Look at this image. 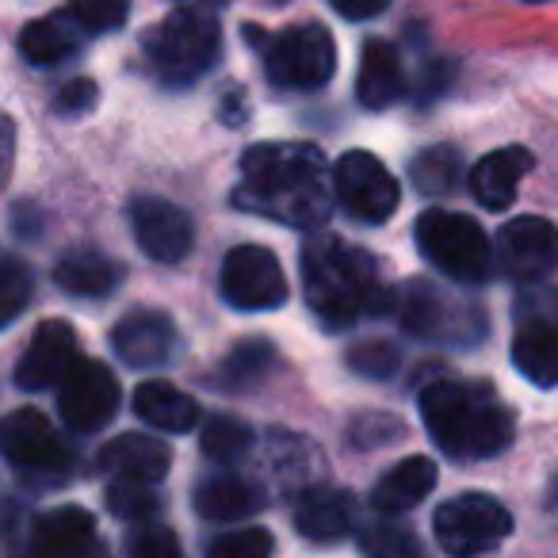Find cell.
Listing matches in <instances>:
<instances>
[{"label": "cell", "instance_id": "1", "mask_svg": "<svg viewBox=\"0 0 558 558\" xmlns=\"http://www.w3.org/2000/svg\"><path fill=\"white\" fill-rule=\"evenodd\" d=\"M241 210L291 230H318L333 210V172L314 142H256L241 154Z\"/></svg>", "mask_w": 558, "mask_h": 558}, {"label": "cell", "instance_id": "2", "mask_svg": "<svg viewBox=\"0 0 558 558\" xmlns=\"http://www.w3.org/2000/svg\"><path fill=\"white\" fill-rule=\"evenodd\" d=\"M303 291L306 306L326 329H349L360 318H379L395 299L383 288L372 253L333 233H318L303 245Z\"/></svg>", "mask_w": 558, "mask_h": 558}, {"label": "cell", "instance_id": "3", "mask_svg": "<svg viewBox=\"0 0 558 558\" xmlns=\"http://www.w3.org/2000/svg\"><path fill=\"white\" fill-rule=\"evenodd\" d=\"M421 421L451 459H489L512 444V413L482 383L436 379L421 390Z\"/></svg>", "mask_w": 558, "mask_h": 558}, {"label": "cell", "instance_id": "4", "mask_svg": "<svg viewBox=\"0 0 558 558\" xmlns=\"http://www.w3.org/2000/svg\"><path fill=\"white\" fill-rule=\"evenodd\" d=\"M146 54L161 85L187 88L218 65V58H222V27H218L215 12L180 4L177 12H169L161 24H154L146 32Z\"/></svg>", "mask_w": 558, "mask_h": 558}, {"label": "cell", "instance_id": "5", "mask_svg": "<svg viewBox=\"0 0 558 558\" xmlns=\"http://www.w3.org/2000/svg\"><path fill=\"white\" fill-rule=\"evenodd\" d=\"M417 248L425 260L433 264L440 276L451 283H466L478 288L494 271V248L482 226L471 215H456V210H425L413 226Z\"/></svg>", "mask_w": 558, "mask_h": 558}, {"label": "cell", "instance_id": "6", "mask_svg": "<svg viewBox=\"0 0 558 558\" xmlns=\"http://www.w3.org/2000/svg\"><path fill=\"white\" fill-rule=\"evenodd\" d=\"M264 73L283 93H314L326 88L337 73L333 35L322 24H299L279 32L264 54Z\"/></svg>", "mask_w": 558, "mask_h": 558}, {"label": "cell", "instance_id": "7", "mask_svg": "<svg viewBox=\"0 0 558 558\" xmlns=\"http://www.w3.org/2000/svg\"><path fill=\"white\" fill-rule=\"evenodd\" d=\"M433 532L440 550L448 555H486L501 539H509L512 517L497 497L489 494H459L444 501L433 517Z\"/></svg>", "mask_w": 558, "mask_h": 558}, {"label": "cell", "instance_id": "8", "mask_svg": "<svg viewBox=\"0 0 558 558\" xmlns=\"http://www.w3.org/2000/svg\"><path fill=\"white\" fill-rule=\"evenodd\" d=\"M218 288L233 311H276L288 303V279L279 268L276 253L264 245H238L226 253L222 271H218Z\"/></svg>", "mask_w": 558, "mask_h": 558}, {"label": "cell", "instance_id": "9", "mask_svg": "<svg viewBox=\"0 0 558 558\" xmlns=\"http://www.w3.org/2000/svg\"><path fill=\"white\" fill-rule=\"evenodd\" d=\"M333 195L356 222L379 226L398 210V180L390 169L367 149H349L341 161L333 165Z\"/></svg>", "mask_w": 558, "mask_h": 558}, {"label": "cell", "instance_id": "10", "mask_svg": "<svg viewBox=\"0 0 558 558\" xmlns=\"http://www.w3.org/2000/svg\"><path fill=\"white\" fill-rule=\"evenodd\" d=\"M398 322L405 333L428 337V341H474L482 333L478 311L448 299L440 288L425 283V279H410V288L395 299Z\"/></svg>", "mask_w": 558, "mask_h": 558}, {"label": "cell", "instance_id": "11", "mask_svg": "<svg viewBox=\"0 0 558 558\" xmlns=\"http://www.w3.org/2000/svg\"><path fill=\"white\" fill-rule=\"evenodd\" d=\"M58 410L73 433H100L119 410V379L100 360H73L58 383Z\"/></svg>", "mask_w": 558, "mask_h": 558}, {"label": "cell", "instance_id": "12", "mask_svg": "<svg viewBox=\"0 0 558 558\" xmlns=\"http://www.w3.org/2000/svg\"><path fill=\"white\" fill-rule=\"evenodd\" d=\"M497 268L512 283H539L558 271V230L539 215H520L497 233Z\"/></svg>", "mask_w": 558, "mask_h": 558}, {"label": "cell", "instance_id": "13", "mask_svg": "<svg viewBox=\"0 0 558 558\" xmlns=\"http://www.w3.org/2000/svg\"><path fill=\"white\" fill-rule=\"evenodd\" d=\"M131 230L142 253L157 264H180L195 245V226L187 210L157 195H138L131 203Z\"/></svg>", "mask_w": 558, "mask_h": 558}, {"label": "cell", "instance_id": "14", "mask_svg": "<svg viewBox=\"0 0 558 558\" xmlns=\"http://www.w3.org/2000/svg\"><path fill=\"white\" fill-rule=\"evenodd\" d=\"M0 456L20 471H62L70 463V448L39 410H16L0 421Z\"/></svg>", "mask_w": 558, "mask_h": 558}, {"label": "cell", "instance_id": "15", "mask_svg": "<svg viewBox=\"0 0 558 558\" xmlns=\"http://www.w3.org/2000/svg\"><path fill=\"white\" fill-rule=\"evenodd\" d=\"M111 349L123 360L126 367H138V372H154L165 367L180 349V333L172 326L169 314L161 311H134L111 333Z\"/></svg>", "mask_w": 558, "mask_h": 558}, {"label": "cell", "instance_id": "16", "mask_svg": "<svg viewBox=\"0 0 558 558\" xmlns=\"http://www.w3.org/2000/svg\"><path fill=\"white\" fill-rule=\"evenodd\" d=\"M77 360V333L70 322H43L16 364L20 390H50Z\"/></svg>", "mask_w": 558, "mask_h": 558}, {"label": "cell", "instance_id": "17", "mask_svg": "<svg viewBox=\"0 0 558 558\" xmlns=\"http://www.w3.org/2000/svg\"><path fill=\"white\" fill-rule=\"evenodd\" d=\"M96 466L108 478H126V482H161L172 466V451L165 440L146 433H123L116 440H108L96 456Z\"/></svg>", "mask_w": 558, "mask_h": 558}, {"label": "cell", "instance_id": "18", "mask_svg": "<svg viewBox=\"0 0 558 558\" xmlns=\"http://www.w3.org/2000/svg\"><path fill=\"white\" fill-rule=\"evenodd\" d=\"M405 93V70L402 54L395 43L387 39H367L360 50V77H356V96L367 111H387L402 100Z\"/></svg>", "mask_w": 558, "mask_h": 558}, {"label": "cell", "instance_id": "19", "mask_svg": "<svg viewBox=\"0 0 558 558\" xmlns=\"http://www.w3.org/2000/svg\"><path fill=\"white\" fill-rule=\"evenodd\" d=\"M532 165H535V157L527 154L524 146H505V149H494V154H486L478 165H474V172H471L474 199H478L486 210L512 207L520 180L532 172Z\"/></svg>", "mask_w": 558, "mask_h": 558}, {"label": "cell", "instance_id": "20", "mask_svg": "<svg viewBox=\"0 0 558 558\" xmlns=\"http://www.w3.org/2000/svg\"><path fill=\"white\" fill-rule=\"evenodd\" d=\"M436 486V463L428 456H410L395 463L372 489V509L383 517H402L417 509Z\"/></svg>", "mask_w": 558, "mask_h": 558}, {"label": "cell", "instance_id": "21", "mask_svg": "<svg viewBox=\"0 0 558 558\" xmlns=\"http://www.w3.org/2000/svg\"><path fill=\"white\" fill-rule=\"evenodd\" d=\"M264 505H268L264 489L241 474H218L195 489V512L215 524H238L245 517H256Z\"/></svg>", "mask_w": 558, "mask_h": 558}, {"label": "cell", "instance_id": "22", "mask_svg": "<svg viewBox=\"0 0 558 558\" xmlns=\"http://www.w3.org/2000/svg\"><path fill=\"white\" fill-rule=\"evenodd\" d=\"M352 517H356V505H352V497L344 494V489L318 486L299 497L295 527H299V535H306L311 543H333V539H341V535H349Z\"/></svg>", "mask_w": 558, "mask_h": 558}, {"label": "cell", "instance_id": "23", "mask_svg": "<svg viewBox=\"0 0 558 558\" xmlns=\"http://www.w3.org/2000/svg\"><path fill=\"white\" fill-rule=\"evenodd\" d=\"M81 35H85V27L77 24L73 12L32 20V24L24 27V35H20V54L32 65H39V70H50V65H62L77 54L81 43H85Z\"/></svg>", "mask_w": 558, "mask_h": 558}, {"label": "cell", "instance_id": "24", "mask_svg": "<svg viewBox=\"0 0 558 558\" xmlns=\"http://www.w3.org/2000/svg\"><path fill=\"white\" fill-rule=\"evenodd\" d=\"M123 268L96 248H70L54 264V283L73 299H108L119 288Z\"/></svg>", "mask_w": 558, "mask_h": 558}, {"label": "cell", "instance_id": "25", "mask_svg": "<svg viewBox=\"0 0 558 558\" xmlns=\"http://www.w3.org/2000/svg\"><path fill=\"white\" fill-rule=\"evenodd\" d=\"M96 539V520L81 505H62L35 520L32 527V550L35 555H81Z\"/></svg>", "mask_w": 558, "mask_h": 558}, {"label": "cell", "instance_id": "26", "mask_svg": "<svg viewBox=\"0 0 558 558\" xmlns=\"http://www.w3.org/2000/svg\"><path fill=\"white\" fill-rule=\"evenodd\" d=\"M512 367L532 387H558V326L524 322L512 337Z\"/></svg>", "mask_w": 558, "mask_h": 558}, {"label": "cell", "instance_id": "27", "mask_svg": "<svg viewBox=\"0 0 558 558\" xmlns=\"http://www.w3.org/2000/svg\"><path fill=\"white\" fill-rule=\"evenodd\" d=\"M134 413L157 433H187L199 421V405L165 379H149L134 390Z\"/></svg>", "mask_w": 558, "mask_h": 558}, {"label": "cell", "instance_id": "28", "mask_svg": "<svg viewBox=\"0 0 558 558\" xmlns=\"http://www.w3.org/2000/svg\"><path fill=\"white\" fill-rule=\"evenodd\" d=\"M271 364H276V352H271L268 341H241L230 356L218 364L215 372V387L230 390V395H241V390H253L256 383L268 379Z\"/></svg>", "mask_w": 558, "mask_h": 558}, {"label": "cell", "instance_id": "29", "mask_svg": "<svg viewBox=\"0 0 558 558\" xmlns=\"http://www.w3.org/2000/svg\"><path fill=\"white\" fill-rule=\"evenodd\" d=\"M410 177L417 184V192L425 195H448L456 192V184L463 180V157L451 146H433L425 154H417V161L410 165Z\"/></svg>", "mask_w": 558, "mask_h": 558}, {"label": "cell", "instance_id": "30", "mask_svg": "<svg viewBox=\"0 0 558 558\" xmlns=\"http://www.w3.org/2000/svg\"><path fill=\"white\" fill-rule=\"evenodd\" d=\"M203 456H210L215 463H238L248 448H253V428L238 417H210L203 425Z\"/></svg>", "mask_w": 558, "mask_h": 558}, {"label": "cell", "instance_id": "31", "mask_svg": "<svg viewBox=\"0 0 558 558\" xmlns=\"http://www.w3.org/2000/svg\"><path fill=\"white\" fill-rule=\"evenodd\" d=\"M32 295H35L32 268H27L24 260H16V256L0 253V329L12 326V322L24 314Z\"/></svg>", "mask_w": 558, "mask_h": 558}, {"label": "cell", "instance_id": "32", "mask_svg": "<svg viewBox=\"0 0 558 558\" xmlns=\"http://www.w3.org/2000/svg\"><path fill=\"white\" fill-rule=\"evenodd\" d=\"M154 482H111L108 486V509L116 512L119 520H131V524H138V520H149L161 512V497L154 494Z\"/></svg>", "mask_w": 558, "mask_h": 558}, {"label": "cell", "instance_id": "33", "mask_svg": "<svg viewBox=\"0 0 558 558\" xmlns=\"http://www.w3.org/2000/svg\"><path fill=\"white\" fill-rule=\"evenodd\" d=\"M344 364L356 375H364V379H390L398 372V364H402V352L390 341H364V344H352Z\"/></svg>", "mask_w": 558, "mask_h": 558}, {"label": "cell", "instance_id": "34", "mask_svg": "<svg viewBox=\"0 0 558 558\" xmlns=\"http://www.w3.org/2000/svg\"><path fill=\"white\" fill-rule=\"evenodd\" d=\"M70 12L88 35L116 32L131 16V0H70Z\"/></svg>", "mask_w": 558, "mask_h": 558}, {"label": "cell", "instance_id": "35", "mask_svg": "<svg viewBox=\"0 0 558 558\" xmlns=\"http://www.w3.org/2000/svg\"><path fill=\"white\" fill-rule=\"evenodd\" d=\"M271 535L260 532V527H233V532L218 535V539L207 543L210 558H264L271 555Z\"/></svg>", "mask_w": 558, "mask_h": 558}, {"label": "cell", "instance_id": "36", "mask_svg": "<svg viewBox=\"0 0 558 558\" xmlns=\"http://www.w3.org/2000/svg\"><path fill=\"white\" fill-rule=\"evenodd\" d=\"M360 547H364L367 555L398 558V555H417L421 543L398 524H375V527H364V535H360Z\"/></svg>", "mask_w": 558, "mask_h": 558}, {"label": "cell", "instance_id": "37", "mask_svg": "<svg viewBox=\"0 0 558 558\" xmlns=\"http://www.w3.org/2000/svg\"><path fill=\"white\" fill-rule=\"evenodd\" d=\"M517 322L520 326L524 322H550V326H558V291L543 288V279L539 283H524V291L517 299Z\"/></svg>", "mask_w": 558, "mask_h": 558}, {"label": "cell", "instance_id": "38", "mask_svg": "<svg viewBox=\"0 0 558 558\" xmlns=\"http://www.w3.org/2000/svg\"><path fill=\"white\" fill-rule=\"evenodd\" d=\"M134 558H177L180 555V539L169 527H142L131 543H126Z\"/></svg>", "mask_w": 558, "mask_h": 558}, {"label": "cell", "instance_id": "39", "mask_svg": "<svg viewBox=\"0 0 558 558\" xmlns=\"http://www.w3.org/2000/svg\"><path fill=\"white\" fill-rule=\"evenodd\" d=\"M93 104H96V85L88 77H77L58 93L54 108L62 111V116H85Z\"/></svg>", "mask_w": 558, "mask_h": 558}, {"label": "cell", "instance_id": "40", "mask_svg": "<svg viewBox=\"0 0 558 558\" xmlns=\"http://www.w3.org/2000/svg\"><path fill=\"white\" fill-rule=\"evenodd\" d=\"M337 12H341L344 20H375V16H383L387 12V4L390 0H329Z\"/></svg>", "mask_w": 558, "mask_h": 558}, {"label": "cell", "instance_id": "41", "mask_svg": "<svg viewBox=\"0 0 558 558\" xmlns=\"http://www.w3.org/2000/svg\"><path fill=\"white\" fill-rule=\"evenodd\" d=\"M12 157H16V126H12V119L0 111V184L9 180Z\"/></svg>", "mask_w": 558, "mask_h": 558}, {"label": "cell", "instance_id": "42", "mask_svg": "<svg viewBox=\"0 0 558 558\" xmlns=\"http://www.w3.org/2000/svg\"><path fill=\"white\" fill-rule=\"evenodd\" d=\"M20 520H24L20 505L16 501H4V497H0V535H12V532H16Z\"/></svg>", "mask_w": 558, "mask_h": 558}, {"label": "cell", "instance_id": "43", "mask_svg": "<svg viewBox=\"0 0 558 558\" xmlns=\"http://www.w3.org/2000/svg\"><path fill=\"white\" fill-rule=\"evenodd\" d=\"M177 4H187V9H207V12H218V9H226L230 0H177Z\"/></svg>", "mask_w": 558, "mask_h": 558}, {"label": "cell", "instance_id": "44", "mask_svg": "<svg viewBox=\"0 0 558 558\" xmlns=\"http://www.w3.org/2000/svg\"><path fill=\"white\" fill-rule=\"evenodd\" d=\"M547 509L558 517V474H555V478H550V486H547Z\"/></svg>", "mask_w": 558, "mask_h": 558}]
</instances>
